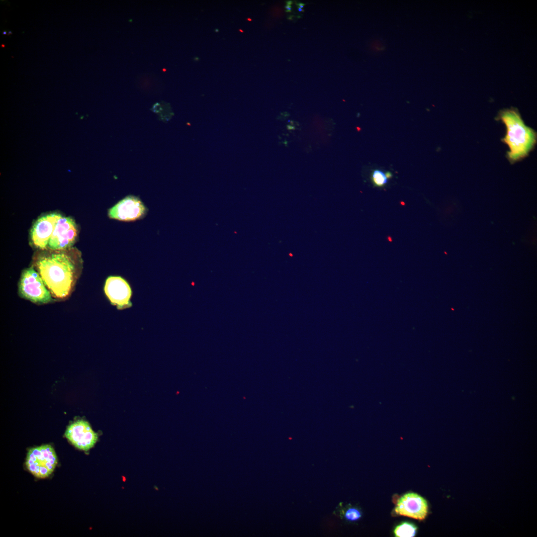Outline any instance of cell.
Wrapping results in <instances>:
<instances>
[{
	"label": "cell",
	"instance_id": "obj_1",
	"mask_svg": "<svg viewBox=\"0 0 537 537\" xmlns=\"http://www.w3.org/2000/svg\"><path fill=\"white\" fill-rule=\"evenodd\" d=\"M34 265L54 298L62 300L70 295L77 278V267L69 254L60 251L43 254Z\"/></svg>",
	"mask_w": 537,
	"mask_h": 537
},
{
	"label": "cell",
	"instance_id": "obj_2",
	"mask_svg": "<svg viewBox=\"0 0 537 537\" xmlns=\"http://www.w3.org/2000/svg\"><path fill=\"white\" fill-rule=\"evenodd\" d=\"M498 118L506 127V135L502 140L510 149L508 159L514 163L527 157L536 143V132L525 124L515 109L501 111Z\"/></svg>",
	"mask_w": 537,
	"mask_h": 537
},
{
	"label": "cell",
	"instance_id": "obj_3",
	"mask_svg": "<svg viewBox=\"0 0 537 537\" xmlns=\"http://www.w3.org/2000/svg\"><path fill=\"white\" fill-rule=\"evenodd\" d=\"M58 458L53 448L44 445L30 448L27 453L25 465L28 470L38 478H45L54 471Z\"/></svg>",
	"mask_w": 537,
	"mask_h": 537
},
{
	"label": "cell",
	"instance_id": "obj_4",
	"mask_svg": "<svg viewBox=\"0 0 537 537\" xmlns=\"http://www.w3.org/2000/svg\"><path fill=\"white\" fill-rule=\"evenodd\" d=\"M19 295L31 302L42 304L52 301V296L39 274L32 268L24 269L18 285Z\"/></svg>",
	"mask_w": 537,
	"mask_h": 537
},
{
	"label": "cell",
	"instance_id": "obj_5",
	"mask_svg": "<svg viewBox=\"0 0 537 537\" xmlns=\"http://www.w3.org/2000/svg\"><path fill=\"white\" fill-rule=\"evenodd\" d=\"M148 211L139 197L129 195L108 209L111 219L124 222L134 221L144 218Z\"/></svg>",
	"mask_w": 537,
	"mask_h": 537
},
{
	"label": "cell",
	"instance_id": "obj_6",
	"mask_svg": "<svg viewBox=\"0 0 537 537\" xmlns=\"http://www.w3.org/2000/svg\"><path fill=\"white\" fill-rule=\"evenodd\" d=\"M104 293L111 303L118 310L132 306V289L128 281L120 276H109L104 286Z\"/></svg>",
	"mask_w": 537,
	"mask_h": 537
},
{
	"label": "cell",
	"instance_id": "obj_7",
	"mask_svg": "<svg viewBox=\"0 0 537 537\" xmlns=\"http://www.w3.org/2000/svg\"><path fill=\"white\" fill-rule=\"evenodd\" d=\"M77 226L70 217L62 216L57 221L48 247L54 251H62L71 247L77 236Z\"/></svg>",
	"mask_w": 537,
	"mask_h": 537
},
{
	"label": "cell",
	"instance_id": "obj_8",
	"mask_svg": "<svg viewBox=\"0 0 537 537\" xmlns=\"http://www.w3.org/2000/svg\"><path fill=\"white\" fill-rule=\"evenodd\" d=\"M65 435L76 448L86 451L92 448L98 439L97 434L83 420H79L69 426Z\"/></svg>",
	"mask_w": 537,
	"mask_h": 537
},
{
	"label": "cell",
	"instance_id": "obj_9",
	"mask_svg": "<svg viewBox=\"0 0 537 537\" xmlns=\"http://www.w3.org/2000/svg\"><path fill=\"white\" fill-rule=\"evenodd\" d=\"M428 505L427 501L415 493H408L398 500L395 513L399 515L423 520L427 516Z\"/></svg>",
	"mask_w": 537,
	"mask_h": 537
},
{
	"label": "cell",
	"instance_id": "obj_10",
	"mask_svg": "<svg viewBox=\"0 0 537 537\" xmlns=\"http://www.w3.org/2000/svg\"><path fill=\"white\" fill-rule=\"evenodd\" d=\"M62 216L53 213L44 215L36 220L30 232L31 241L36 248L44 250L47 247L56 224Z\"/></svg>",
	"mask_w": 537,
	"mask_h": 537
},
{
	"label": "cell",
	"instance_id": "obj_11",
	"mask_svg": "<svg viewBox=\"0 0 537 537\" xmlns=\"http://www.w3.org/2000/svg\"><path fill=\"white\" fill-rule=\"evenodd\" d=\"M417 529L414 524L409 522H403L396 527L394 533L396 537H412L415 536Z\"/></svg>",
	"mask_w": 537,
	"mask_h": 537
},
{
	"label": "cell",
	"instance_id": "obj_12",
	"mask_svg": "<svg viewBox=\"0 0 537 537\" xmlns=\"http://www.w3.org/2000/svg\"><path fill=\"white\" fill-rule=\"evenodd\" d=\"M371 179L373 183L376 186H383L387 182V179L385 174L379 170H375L371 175Z\"/></svg>",
	"mask_w": 537,
	"mask_h": 537
},
{
	"label": "cell",
	"instance_id": "obj_13",
	"mask_svg": "<svg viewBox=\"0 0 537 537\" xmlns=\"http://www.w3.org/2000/svg\"><path fill=\"white\" fill-rule=\"evenodd\" d=\"M361 515V512L358 508L353 507L347 508L344 514L345 519L350 522L358 521Z\"/></svg>",
	"mask_w": 537,
	"mask_h": 537
},
{
	"label": "cell",
	"instance_id": "obj_14",
	"mask_svg": "<svg viewBox=\"0 0 537 537\" xmlns=\"http://www.w3.org/2000/svg\"><path fill=\"white\" fill-rule=\"evenodd\" d=\"M385 175H386L387 179L391 178L392 177V173L389 172H386L385 173Z\"/></svg>",
	"mask_w": 537,
	"mask_h": 537
},
{
	"label": "cell",
	"instance_id": "obj_15",
	"mask_svg": "<svg viewBox=\"0 0 537 537\" xmlns=\"http://www.w3.org/2000/svg\"><path fill=\"white\" fill-rule=\"evenodd\" d=\"M297 5L298 6H299V7L302 8H303L304 7V6L305 5V4L303 3H302V2H299V3H298L297 4Z\"/></svg>",
	"mask_w": 537,
	"mask_h": 537
},
{
	"label": "cell",
	"instance_id": "obj_16",
	"mask_svg": "<svg viewBox=\"0 0 537 537\" xmlns=\"http://www.w3.org/2000/svg\"><path fill=\"white\" fill-rule=\"evenodd\" d=\"M286 3H287V4L291 5V4H292L293 2L291 0H288L286 2Z\"/></svg>",
	"mask_w": 537,
	"mask_h": 537
},
{
	"label": "cell",
	"instance_id": "obj_17",
	"mask_svg": "<svg viewBox=\"0 0 537 537\" xmlns=\"http://www.w3.org/2000/svg\"><path fill=\"white\" fill-rule=\"evenodd\" d=\"M297 9L299 11H304V10L299 7H298Z\"/></svg>",
	"mask_w": 537,
	"mask_h": 537
},
{
	"label": "cell",
	"instance_id": "obj_18",
	"mask_svg": "<svg viewBox=\"0 0 537 537\" xmlns=\"http://www.w3.org/2000/svg\"><path fill=\"white\" fill-rule=\"evenodd\" d=\"M290 7H291V5H288V4H287V5H286L285 6V8L286 9H287V8H290Z\"/></svg>",
	"mask_w": 537,
	"mask_h": 537
},
{
	"label": "cell",
	"instance_id": "obj_19",
	"mask_svg": "<svg viewBox=\"0 0 537 537\" xmlns=\"http://www.w3.org/2000/svg\"><path fill=\"white\" fill-rule=\"evenodd\" d=\"M286 12H291V7L286 9Z\"/></svg>",
	"mask_w": 537,
	"mask_h": 537
},
{
	"label": "cell",
	"instance_id": "obj_20",
	"mask_svg": "<svg viewBox=\"0 0 537 537\" xmlns=\"http://www.w3.org/2000/svg\"><path fill=\"white\" fill-rule=\"evenodd\" d=\"M3 34H5L6 32H3Z\"/></svg>",
	"mask_w": 537,
	"mask_h": 537
}]
</instances>
